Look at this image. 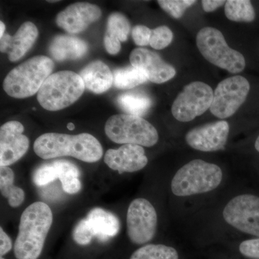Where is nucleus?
<instances>
[{"label":"nucleus","instance_id":"7","mask_svg":"<svg viewBox=\"0 0 259 259\" xmlns=\"http://www.w3.org/2000/svg\"><path fill=\"white\" fill-rule=\"evenodd\" d=\"M196 42L202 55L211 64L233 74H238L244 70V56L228 47L222 32L217 29L212 27L201 29L197 33Z\"/></svg>","mask_w":259,"mask_h":259},{"label":"nucleus","instance_id":"2","mask_svg":"<svg viewBox=\"0 0 259 259\" xmlns=\"http://www.w3.org/2000/svg\"><path fill=\"white\" fill-rule=\"evenodd\" d=\"M53 213L45 202H35L24 210L14 245L17 259H37L53 223Z\"/></svg>","mask_w":259,"mask_h":259},{"label":"nucleus","instance_id":"1","mask_svg":"<svg viewBox=\"0 0 259 259\" xmlns=\"http://www.w3.org/2000/svg\"><path fill=\"white\" fill-rule=\"evenodd\" d=\"M33 150L42 159L71 156L87 163L98 161L103 155L100 141L89 134H42L34 142Z\"/></svg>","mask_w":259,"mask_h":259},{"label":"nucleus","instance_id":"4","mask_svg":"<svg viewBox=\"0 0 259 259\" xmlns=\"http://www.w3.org/2000/svg\"><path fill=\"white\" fill-rule=\"evenodd\" d=\"M222 180V170L218 165L194 159L177 171L171 188L175 195L187 197L214 190Z\"/></svg>","mask_w":259,"mask_h":259},{"label":"nucleus","instance_id":"5","mask_svg":"<svg viewBox=\"0 0 259 259\" xmlns=\"http://www.w3.org/2000/svg\"><path fill=\"white\" fill-rule=\"evenodd\" d=\"M85 86L79 74L61 71L49 76L37 93L40 106L49 111H59L77 101Z\"/></svg>","mask_w":259,"mask_h":259},{"label":"nucleus","instance_id":"10","mask_svg":"<svg viewBox=\"0 0 259 259\" xmlns=\"http://www.w3.org/2000/svg\"><path fill=\"white\" fill-rule=\"evenodd\" d=\"M158 217L153 204L144 198L134 199L127 212V232L130 241L136 245L147 243L154 238Z\"/></svg>","mask_w":259,"mask_h":259},{"label":"nucleus","instance_id":"31","mask_svg":"<svg viewBox=\"0 0 259 259\" xmlns=\"http://www.w3.org/2000/svg\"><path fill=\"white\" fill-rule=\"evenodd\" d=\"M94 236L95 233L87 218L78 223L73 231V239L80 245L90 244Z\"/></svg>","mask_w":259,"mask_h":259},{"label":"nucleus","instance_id":"14","mask_svg":"<svg viewBox=\"0 0 259 259\" xmlns=\"http://www.w3.org/2000/svg\"><path fill=\"white\" fill-rule=\"evenodd\" d=\"M101 16V9L96 5L76 3L60 12L56 16V23L65 31L76 34L86 30Z\"/></svg>","mask_w":259,"mask_h":259},{"label":"nucleus","instance_id":"29","mask_svg":"<svg viewBox=\"0 0 259 259\" xmlns=\"http://www.w3.org/2000/svg\"><path fill=\"white\" fill-rule=\"evenodd\" d=\"M197 3L194 0H159L158 5L170 16L180 19L190 7Z\"/></svg>","mask_w":259,"mask_h":259},{"label":"nucleus","instance_id":"15","mask_svg":"<svg viewBox=\"0 0 259 259\" xmlns=\"http://www.w3.org/2000/svg\"><path fill=\"white\" fill-rule=\"evenodd\" d=\"M130 61L132 66L142 69L147 75L148 79L153 83L166 82L176 75V69L171 65L148 49H134L130 55Z\"/></svg>","mask_w":259,"mask_h":259},{"label":"nucleus","instance_id":"18","mask_svg":"<svg viewBox=\"0 0 259 259\" xmlns=\"http://www.w3.org/2000/svg\"><path fill=\"white\" fill-rule=\"evenodd\" d=\"M80 76L85 88L95 94H102L110 90L113 83V74L110 68L101 61H94L87 65Z\"/></svg>","mask_w":259,"mask_h":259},{"label":"nucleus","instance_id":"13","mask_svg":"<svg viewBox=\"0 0 259 259\" xmlns=\"http://www.w3.org/2000/svg\"><path fill=\"white\" fill-rule=\"evenodd\" d=\"M24 126L18 121H9L0 127V166H9L28 151L30 141L23 134Z\"/></svg>","mask_w":259,"mask_h":259},{"label":"nucleus","instance_id":"17","mask_svg":"<svg viewBox=\"0 0 259 259\" xmlns=\"http://www.w3.org/2000/svg\"><path fill=\"white\" fill-rule=\"evenodd\" d=\"M38 36L35 24L28 21L20 25L13 36L5 34L0 37V51L8 55L12 62L20 60L31 49Z\"/></svg>","mask_w":259,"mask_h":259},{"label":"nucleus","instance_id":"37","mask_svg":"<svg viewBox=\"0 0 259 259\" xmlns=\"http://www.w3.org/2000/svg\"><path fill=\"white\" fill-rule=\"evenodd\" d=\"M255 148L257 151L259 152V136L257 138L256 141L255 142Z\"/></svg>","mask_w":259,"mask_h":259},{"label":"nucleus","instance_id":"36","mask_svg":"<svg viewBox=\"0 0 259 259\" xmlns=\"http://www.w3.org/2000/svg\"><path fill=\"white\" fill-rule=\"evenodd\" d=\"M5 25L3 21L0 22V37L5 35Z\"/></svg>","mask_w":259,"mask_h":259},{"label":"nucleus","instance_id":"21","mask_svg":"<svg viewBox=\"0 0 259 259\" xmlns=\"http://www.w3.org/2000/svg\"><path fill=\"white\" fill-rule=\"evenodd\" d=\"M87 219L99 239H108L120 231V222L115 214L100 207L92 209Z\"/></svg>","mask_w":259,"mask_h":259},{"label":"nucleus","instance_id":"32","mask_svg":"<svg viewBox=\"0 0 259 259\" xmlns=\"http://www.w3.org/2000/svg\"><path fill=\"white\" fill-rule=\"evenodd\" d=\"M152 30L145 25H139L135 26L132 30V37L135 44L139 47L148 45L151 38Z\"/></svg>","mask_w":259,"mask_h":259},{"label":"nucleus","instance_id":"23","mask_svg":"<svg viewBox=\"0 0 259 259\" xmlns=\"http://www.w3.org/2000/svg\"><path fill=\"white\" fill-rule=\"evenodd\" d=\"M15 174L9 166L0 167V191L2 195L8 199L11 207L16 208L23 203L25 193L23 189L14 185Z\"/></svg>","mask_w":259,"mask_h":259},{"label":"nucleus","instance_id":"24","mask_svg":"<svg viewBox=\"0 0 259 259\" xmlns=\"http://www.w3.org/2000/svg\"><path fill=\"white\" fill-rule=\"evenodd\" d=\"M113 74V84L120 90H130L142 84L148 76L142 69L134 66L115 69Z\"/></svg>","mask_w":259,"mask_h":259},{"label":"nucleus","instance_id":"33","mask_svg":"<svg viewBox=\"0 0 259 259\" xmlns=\"http://www.w3.org/2000/svg\"><path fill=\"white\" fill-rule=\"evenodd\" d=\"M239 250L241 254L245 257L259 259V238L242 242Z\"/></svg>","mask_w":259,"mask_h":259},{"label":"nucleus","instance_id":"28","mask_svg":"<svg viewBox=\"0 0 259 259\" xmlns=\"http://www.w3.org/2000/svg\"><path fill=\"white\" fill-rule=\"evenodd\" d=\"M59 178V170L57 161L46 163L34 172V183L37 186H44Z\"/></svg>","mask_w":259,"mask_h":259},{"label":"nucleus","instance_id":"25","mask_svg":"<svg viewBox=\"0 0 259 259\" xmlns=\"http://www.w3.org/2000/svg\"><path fill=\"white\" fill-rule=\"evenodd\" d=\"M225 14L231 21L251 23L255 18L254 8L248 0H229L225 4Z\"/></svg>","mask_w":259,"mask_h":259},{"label":"nucleus","instance_id":"20","mask_svg":"<svg viewBox=\"0 0 259 259\" xmlns=\"http://www.w3.org/2000/svg\"><path fill=\"white\" fill-rule=\"evenodd\" d=\"M130 30L131 24L125 15L114 13L108 17L107 30L104 37V45L108 54L116 55L120 52V42L127 40Z\"/></svg>","mask_w":259,"mask_h":259},{"label":"nucleus","instance_id":"35","mask_svg":"<svg viewBox=\"0 0 259 259\" xmlns=\"http://www.w3.org/2000/svg\"><path fill=\"white\" fill-rule=\"evenodd\" d=\"M226 1L223 0H203L202 1V8L207 13H211L214 11L218 8H221L223 5L226 4Z\"/></svg>","mask_w":259,"mask_h":259},{"label":"nucleus","instance_id":"39","mask_svg":"<svg viewBox=\"0 0 259 259\" xmlns=\"http://www.w3.org/2000/svg\"><path fill=\"white\" fill-rule=\"evenodd\" d=\"M0 259H5V258H3V257H1V258H0Z\"/></svg>","mask_w":259,"mask_h":259},{"label":"nucleus","instance_id":"16","mask_svg":"<svg viewBox=\"0 0 259 259\" xmlns=\"http://www.w3.org/2000/svg\"><path fill=\"white\" fill-rule=\"evenodd\" d=\"M104 161L109 168L119 174L132 173L143 169L147 165L148 158L143 146L124 144L117 149H109Z\"/></svg>","mask_w":259,"mask_h":259},{"label":"nucleus","instance_id":"38","mask_svg":"<svg viewBox=\"0 0 259 259\" xmlns=\"http://www.w3.org/2000/svg\"><path fill=\"white\" fill-rule=\"evenodd\" d=\"M67 128L70 130V131H72L75 128V126L73 123H69L67 125Z\"/></svg>","mask_w":259,"mask_h":259},{"label":"nucleus","instance_id":"12","mask_svg":"<svg viewBox=\"0 0 259 259\" xmlns=\"http://www.w3.org/2000/svg\"><path fill=\"white\" fill-rule=\"evenodd\" d=\"M229 130V124L225 120L204 124L189 131L186 135V141L197 151L214 152L225 148Z\"/></svg>","mask_w":259,"mask_h":259},{"label":"nucleus","instance_id":"9","mask_svg":"<svg viewBox=\"0 0 259 259\" xmlns=\"http://www.w3.org/2000/svg\"><path fill=\"white\" fill-rule=\"evenodd\" d=\"M249 91L250 83L243 76L227 78L214 90L210 112L220 119L231 117L244 103Z\"/></svg>","mask_w":259,"mask_h":259},{"label":"nucleus","instance_id":"19","mask_svg":"<svg viewBox=\"0 0 259 259\" xmlns=\"http://www.w3.org/2000/svg\"><path fill=\"white\" fill-rule=\"evenodd\" d=\"M88 51V45L84 40L67 35H56L49 46L51 55L58 61L77 60Z\"/></svg>","mask_w":259,"mask_h":259},{"label":"nucleus","instance_id":"30","mask_svg":"<svg viewBox=\"0 0 259 259\" xmlns=\"http://www.w3.org/2000/svg\"><path fill=\"white\" fill-rule=\"evenodd\" d=\"M173 40V32L165 25L153 29L151 31L149 45L153 49L162 50L169 46Z\"/></svg>","mask_w":259,"mask_h":259},{"label":"nucleus","instance_id":"22","mask_svg":"<svg viewBox=\"0 0 259 259\" xmlns=\"http://www.w3.org/2000/svg\"><path fill=\"white\" fill-rule=\"evenodd\" d=\"M117 104L127 115L142 117L152 105V100L142 92H129L117 97Z\"/></svg>","mask_w":259,"mask_h":259},{"label":"nucleus","instance_id":"8","mask_svg":"<svg viewBox=\"0 0 259 259\" xmlns=\"http://www.w3.org/2000/svg\"><path fill=\"white\" fill-rule=\"evenodd\" d=\"M214 92L207 83L194 81L187 84L175 99L172 115L180 122H190L210 108Z\"/></svg>","mask_w":259,"mask_h":259},{"label":"nucleus","instance_id":"11","mask_svg":"<svg viewBox=\"0 0 259 259\" xmlns=\"http://www.w3.org/2000/svg\"><path fill=\"white\" fill-rule=\"evenodd\" d=\"M223 218L228 224L243 233L259 238V197L241 194L232 199L225 207Z\"/></svg>","mask_w":259,"mask_h":259},{"label":"nucleus","instance_id":"26","mask_svg":"<svg viewBox=\"0 0 259 259\" xmlns=\"http://www.w3.org/2000/svg\"><path fill=\"white\" fill-rule=\"evenodd\" d=\"M59 170V180L63 190L66 193H78L81 189V183L79 179V172L74 163L68 161H57Z\"/></svg>","mask_w":259,"mask_h":259},{"label":"nucleus","instance_id":"27","mask_svg":"<svg viewBox=\"0 0 259 259\" xmlns=\"http://www.w3.org/2000/svg\"><path fill=\"white\" fill-rule=\"evenodd\" d=\"M130 259H179V255L176 249L172 247L148 244L136 250Z\"/></svg>","mask_w":259,"mask_h":259},{"label":"nucleus","instance_id":"6","mask_svg":"<svg viewBox=\"0 0 259 259\" xmlns=\"http://www.w3.org/2000/svg\"><path fill=\"white\" fill-rule=\"evenodd\" d=\"M105 134L118 144H135L151 147L157 144L158 134L152 124L139 116L118 114L107 120Z\"/></svg>","mask_w":259,"mask_h":259},{"label":"nucleus","instance_id":"3","mask_svg":"<svg viewBox=\"0 0 259 259\" xmlns=\"http://www.w3.org/2000/svg\"><path fill=\"white\" fill-rule=\"evenodd\" d=\"M54 68V61L36 56L10 71L3 82L5 93L17 99L27 98L38 93Z\"/></svg>","mask_w":259,"mask_h":259},{"label":"nucleus","instance_id":"34","mask_svg":"<svg viewBox=\"0 0 259 259\" xmlns=\"http://www.w3.org/2000/svg\"><path fill=\"white\" fill-rule=\"evenodd\" d=\"M12 248H13L12 240L1 227L0 228V255H1V257L9 253Z\"/></svg>","mask_w":259,"mask_h":259}]
</instances>
